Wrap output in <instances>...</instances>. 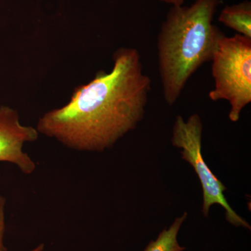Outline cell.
<instances>
[{
    "mask_svg": "<svg viewBox=\"0 0 251 251\" xmlns=\"http://www.w3.org/2000/svg\"><path fill=\"white\" fill-rule=\"evenodd\" d=\"M151 85L138 50L120 48L110 72L76 87L69 103L39 118L36 129L71 150L103 152L143 120Z\"/></svg>",
    "mask_w": 251,
    "mask_h": 251,
    "instance_id": "cell-1",
    "label": "cell"
},
{
    "mask_svg": "<svg viewBox=\"0 0 251 251\" xmlns=\"http://www.w3.org/2000/svg\"><path fill=\"white\" fill-rule=\"evenodd\" d=\"M221 1L196 0L190 6H173L162 24L157 39L158 72L170 106L196 71L212 60L224 35L212 23Z\"/></svg>",
    "mask_w": 251,
    "mask_h": 251,
    "instance_id": "cell-2",
    "label": "cell"
},
{
    "mask_svg": "<svg viewBox=\"0 0 251 251\" xmlns=\"http://www.w3.org/2000/svg\"><path fill=\"white\" fill-rule=\"evenodd\" d=\"M211 62L214 87L209 98L213 101L227 100L229 119L237 122L251 102V39L239 34L231 37L224 34Z\"/></svg>",
    "mask_w": 251,
    "mask_h": 251,
    "instance_id": "cell-3",
    "label": "cell"
},
{
    "mask_svg": "<svg viewBox=\"0 0 251 251\" xmlns=\"http://www.w3.org/2000/svg\"><path fill=\"white\" fill-rule=\"evenodd\" d=\"M203 125L201 117L193 114L186 121L177 116L173 126L172 144L181 150V158L193 167L202 185L203 215L207 217L213 204H218L226 211V220L236 227L251 229L246 220L238 215L225 197L227 188L211 171L202 154Z\"/></svg>",
    "mask_w": 251,
    "mask_h": 251,
    "instance_id": "cell-4",
    "label": "cell"
},
{
    "mask_svg": "<svg viewBox=\"0 0 251 251\" xmlns=\"http://www.w3.org/2000/svg\"><path fill=\"white\" fill-rule=\"evenodd\" d=\"M39 135L36 128L21 124L17 110L7 105L0 106V162L15 165L23 174H32L35 162L23 147L36 141Z\"/></svg>",
    "mask_w": 251,
    "mask_h": 251,
    "instance_id": "cell-5",
    "label": "cell"
},
{
    "mask_svg": "<svg viewBox=\"0 0 251 251\" xmlns=\"http://www.w3.org/2000/svg\"><path fill=\"white\" fill-rule=\"evenodd\" d=\"M219 21L238 34L251 39V4L245 1L226 6L221 11Z\"/></svg>",
    "mask_w": 251,
    "mask_h": 251,
    "instance_id": "cell-6",
    "label": "cell"
},
{
    "mask_svg": "<svg viewBox=\"0 0 251 251\" xmlns=\"http://www.w3.org/2000/svg\"><path fill=\"white\" fill-rule=\"evenodd\" d=\"M187 213L176 218L169 228H165L156 240L151 241L144 251H184L186 248L178 243L177 236L181 225L187 218Z\"/></svg>",
    "mask_w": 251,
    "mask_h": 251,
    "instance_id": "cell-7",
    "label": "cell"
},
{
    "mask_svg": "<svg viewBox=\"0 0 251 251\" xmlns=\"http://www.w3.org/2000/svg\"><path fill=\"white\" fill-rule=\"evenodd\" d=\"M6 198L0 195V251H7L4 244L5 232V205Z\"/></svg>",
    "mask_w": 251,
    "mask_h": 251,
    "instance_id": "cell-8",
    "label": "cell"
},
{
    "mask_svg": "<svg viewBox=\"0 0 251 251\" xmlns=\"http://www.w3.org/2000/svg\"><path fill=\"white\" fill-rule=\"evenodd\" d=\"M162 1L173 4V6H182L185 0H161Z\"/></svg>",
    "mask_w": 251,
    "mask_h": 251,
    "instance_id": "cell-9",
    "label": "cell"
},
{
    "mask_svg": "<svg viewBox=\"0 0 251 251\" xmlns=\"http://www.w3.org/2000/svg\"><path fill=\"white\" fill-rule=\"evenodd\" d=\"M44 248H45L44 244H40V245L38 246V247L34 248V249L29 251H44Z\"/></svg>",
    "mask_w": 251,
    "mask_h": 251,
    "instance_id": "cell-10",
    "label": "cell"
}]
</instances>
